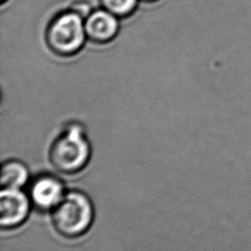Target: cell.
I'll return each mask as SVG.
<instances>
[{
    "label": "cell",
    "instance_id": "277c9868",
    "mask_svg": "<svg viewBox=\"0 0 251 251\" xmlns=\"http://www.w3.org/2000/svg\"><path fill=\"white\" fill-rule=\"evenodd\" d=\"M32 203L22 189L2 188L0 192V225L2 228H14L27 218Z\"/></svg>",
    "mask_w": 251,
    "mask_h": 251
},
{
    "label": "cell",
    "instance_id": "7a4b0ae2",
    "mask_svg": "<svg viewBox=\"0 0 251 251\" xmlns=\"http://www.w3.org/2000/svg\"><path fill=\"white\" fill-rule=\"evenodd\" d=\"M51 212L54 229L67 238H75L84 234L94 218L90 198L78 190L66 192L62 201Z\"/></svg>",
    "mask_w": 251,
    "mask_h": 251
},
{
    "label": "cell",
    "instance_id": "3957f363",
    "mask_svg": "<svg viewBox=\"0 0 251 251\" xmlns=\"http://www.w3.org/2000/svg\"><path fill=\"white\" fill-rule=\"evenodd\" d=\"M90 153V144L84 128L79 124H71L52 143L49 160L57 171L75 174L86 166Z\"/></svg>",
    "mask_w": 251,
    "mask_h": 251
},
{
    "label": "cell",
    "instance_id": "52a82bcc",
    "mask_svg": "<svg viewBox=\"0 0 251 251\" xmlns=\"http://www.w3.org/2000/svg\"><path fill=\"white\" fill-rule=\"evenodd\" d=\"M29 173L26 166L18 160H9L1 167V186L2 188L21 189L26 184Z\"/></svg>",
    "mask_w": 251,
    "mask_h": 251
},
{
    "label": "cell",
    "instance_id": "8992f818",
    "mask_svg": "<svg viewBox=\"0 0 251 251\" xmlns=\"http://www.w3.org/2000/svg\"><path fill=\"white\" fill-rule=\"evenodd\" d=\"M65 194L64 184L58 177L43 175L32 181L28 196L32 205L38 210L52 211Z\"/></svg>",
    "mask_w": 251,
    "mask_h": 251
},
{
    "label": "cell",
    "instance_id": "6da1fadb",
    "mask_svg": "<svg viewBox=\"0 0 251 251\" xmlns=\"http://www.w3.org/2000/svg\"><path fill=\"white\" fill-rule=\"evenodd\" d=\"M44 38L56 56L69 58L78 54L88 41L84 17L70 8L56 14L46 26Z\"/></svg>",
    "mask_w": 251,
    "mask_h": 251
},
{
    "label": "cell",
    "instance_id": "30bf717a",
    "mask_svg": "<svg viewBox=\"0 0 251 251\" xmlns=\"http://www.w3.org/2000/svg\"><path fill=\"white\" fill-rule=\"evenodd\" d=\"M0 2H1V4L3 5V4H5L6 2H8V0H0Z\"/></svg>",
    "mask_w": 251,
    "mask_h": 251
},
{
    "label": "cell",
    "instance_id": "9c48e42d",
    "mask_svg": "<svg viewBox=\"0 0 251 251\" xmlns=\"http://www.w3.org/2000/svg\"><path fill=\"white\" fill-rule=\"evenodd\" d=\"M140 1H142V2H148V3L150 2V3H151V2H156L157 0H140Z\"/></svg>",
    "mask_w": 251,
    "mask_h": 251
},
{
    "label": "cell",
    "instance_id": "5b68a950",
    "mask_svg": "<svg viewBox=\"0 0 251 251\" xmlns=\"http://www.w3.org/2000/svg\"><path fill=\"white\" fill-rule=\"evenodd\" d=\"M121 19L102 7L92 9L84 18V26L88 41L95 44L112 42L119 34Z\"/></svg>",
    "mask_w": 251,
    "mask_h": 251
},
{
    "label": "cell",
    "instance_id": "ba28073f",
    "mask_svg": "<svg viewBox=\"0 0 251 251\" xmlns=\"http://www.w3.org/2000/svg\"><path fill=\"white\" fill-rule=\"evenodd\" d=\"M139 2L140 0H99L100 7L121 20L134 14Z\"/></svg>",
    "mask_w": 251,
    "mask_h": 251
}]
</instances>
